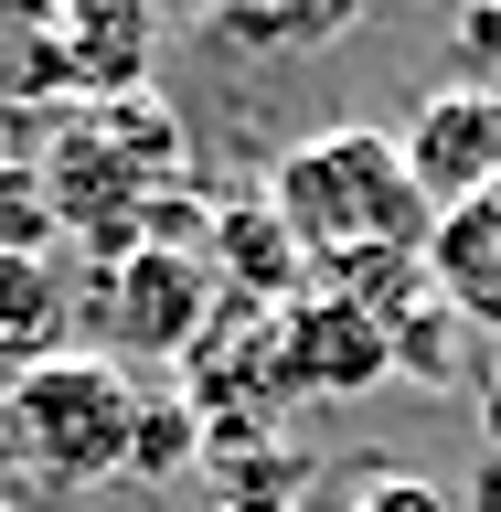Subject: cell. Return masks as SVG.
Listing matches in <instances>:
<instances>
[{
	"label": "cell",
	"instance_id": "obj_20",
	"mask_svg": "<svg viewBox=\"0 0 501 512\" xmlns=\"http://www.w3.org/2000/svg\"><path fill=\"white\" fill-rule=\"evenodd\" d=\"M0 470H11V374H0Z\"/></svg>",
	"mask_w": 501,
	"mask_h": 512
},
{
	"label": "cell",
	"instance_id": "obj_6",
	"mask_svg": "<svg viewBox=\"0 0 501 512\" xmlns=\"http://www.w3.org/2000/svg\"><path fill=\"white\" fill-rule=\"evenodd\" d=\"M54 11H64V54H75V107L150 96L160 0H54Z\"/></svg>",
	"mask_w": 501,
	"mask_h": 512
},
{
	"label": "cell",
	"instance_id": "obj_18",
	"mask_svg": "<svg viewBox=\"0 0 501 512\" xmlns=\"http://www.w3.org/2000/svg\"><path fill=\"white\" fill-rule=\"evenodd\" d=\"M470 512H501V448H480V470H470Z\"/></svg>",
	"mask_w": 501,
	"mask_h": 512
},
{
	"label": "cell",
	"instance_id": "obj_17",
	"mask_svg": "<svg viewBox=\"0 0 501 512\" xmlns=\"http://www.w3.org/2000/svg\"><path fill=\"white\" fill-rule=\"evenodd\" d=\"M459 54H470V64H501V0L459 11Z\"/></svg>",
	"mask_w": 501,
	"mask_h": 512
},
{
	"label": "cell",
	"instance_id": "obj_11",
	"mask_svg": "<svg viewBox=\"0 0 501 512\" xmlns=\"http://www.w3.org/2000/svg\"><path fill=\"white\" fill-rule=\"evenodd\" d=\"M214 22L256 54H320V43H342L363 22V0H224Z\"/></svg>",
	"mask_w": 501,
	"mask_h": 512
},
{
	"label": "cell",
	"instance_id": "obj_16",
	"mask_svg": "<svg viewBox=\"0 0 501 512\" xmlns=\"http://www.w3.org/2000/svg\"><path fill=\"white\" fill-rule=\"evenodd\" d=\"M352 512H459V502H448L438 480H416V470H374L352 491Z\"/></svg>",
	"mask_w": 501,
	"mask_h": 512
},
{
	"label": "cell",
	"instance_id": "obj_10",
	"mask_svg": "<svg viewBox=\"0 0 501 512\" xmlns=\"http://www.w3.org/2000/svg\"><path fill=\"white\" fill-rule=\"evenodd\" d=\"M75 107V54H64L54 0H0V118H54Z\"/></svg>",
	"mask_w": 501,
	"mask_h": 512
},
{
	"label": "cell",
	"instance_id": "obj_15",
	"mask_svg": "<svg viewBox=\"0 0 501 512\" xmlns=\"http://www.w3.org/2000/svg\"><path fill=\"white\" fill-rule=\"evenodd\" d=\"M459 331H470V320L448 310V299H427V310H406L395 320V374H416V384H459Z\"/></svg>",
	"mask_w": 501,
	"mask_h": 512
},
{
	"label": "cell",
	"instance_id": "obj_12",
	"mask_svg": "<svg viewBox=\"0 0 501 512\" xmlns=\"http://www.w3.org/2000/svg\"><path fill=\"white\" fill-rule=\"evenodd\" d=\"M0 256H75L43 160H11V150H0Z\"/></svg>",
	"mask_w": 501,
	"mask_h": 512
},
{
	"label": "cell",
	"instance_id": "obj_3",
	"mask_svg": "<svg viewBox=\"0 0 501 512\" xmlns=\"http://www.w3.org/2000/svg\"><path fill=\"white\" fill-rule=\"evenodd\" d=\"M214 310H224L214 256L128 246V256H107V267H86V352H107V363H128V352L192 363V342L214 331Z\"/></svg>",
	"mask_w": 501,
	"mask_h": 512
},
{
	"label": "cell",
	"instance_id": "obj_14",
	"mask_svg": "<svg viewBox=\"0 0 501 512\" xmlns=\"http://www.w3.org/2000/svg\"><path fill=\"white\" fill-rule=\"evenodd\" d=\"M299 459L288 448H235L224 459V512H299Z\"/></svg>",
	"mask_w": 501,
	"mask_h": 512
},
{
	"label": "cell",
	"instance_id": "obj_9",
	"mask_svg": "<svg viewBox=\"0 0 501 512\" xmlns=\"http://www.w3.org/2000/svg\"><path fill=\"white\" fill-rule=\"evenodd\" d=\"M427 278H438V299L470 320V331L501 342V182L480 192V203H459V214H438V235H427Z\"/></svg>",
	"mask_w": 501,
	"mask_h": 512
},
{
	"label": "cell",
	"instance_id": "obj_7",
	"mask_svg": "<svg viewBox=\"0 0 501 512\" xmlns=\"http://www.w3.org/2000/svg\"><path fill=\"white\" fill-rule=\"evenodd\" d=\"M86 331V267L75 256H0V374H32Z\"/></svg>",
	"mask_w": 501,
	"mask_h": 512
},
{
	"label": "cell",
	"instance_id": "obj_8",
	"mask_svg": "<svg viewBox=\"0 0 501 512\" xmlns=\"http://www.w3.org/2000/svg\"><path fill=\"white\" fill-rule=\"evenodd\" d=\"M214 278H224V299H246V310H288V299L310 288V256H299V235L278 224L267 192L214 203Z\"/></svg>",
	"mask_w": 501,
	"mask_h": 512
},
{
	"label": "cell",
	"instance_id": "obj_4",
	"mask_svg": "<svg viewBox=\"0 0 501 512\" xmlns=\"http://www.w3.org/2000/svg\"><path fill=\"white\" fill-rule=\"evenodd\" d=\"M395 139H406L416 192H427L438 214H459V203H480V192L501 182V86L459 75V86H438L406 128H395Z\"/></svg>",
	"mask_w": 501,
	"mask_h": 512
},
{
	"label": "cell",
	"instance_id": "obj_1",
	"mask_svg": "<svg viewBox=\"0 0 501 512\" xmlns=\"http://www.w3.org/2000/svg\"><path fill=\"white\" fill-rule=\"evenodd\" d=\"M267 203L310 256V288L363 267V256H427V235H438V203L416 192L395 128H320V139L278 150Z\"/></svg>",
	"mask_w": 501,
	"mask_h": 512
},
{
	"label": "cell",
	"instance_id": "obj_21",
	"mask_svg": "<svg viewBox=\"0 0 501 512\" xmlns=\"http://www.w3.org/2000/svg\"><path fill=\"white\" fill-rule=\"evenodd\" d=\"M0 512H32V502H0Z\"/></svg>",
	"mask_w": 501,
	"mask_h": 512
},
{
	"label": "cell",
	"instance_id": "obj_13",
	"mask_svg": "<svg viewBox=\"0 0 501 512\" xmlns=\"http://www.w3.org/2000/svg\"><path fill=\"white\" fill-rule=\"evenodd\" d=\"M203 448H214V438H203V416H192L182 395H150V406H139V448H128V491H171Z\"/></svg>",
	"mask_w": 501,
	"mask_h": 512
},
{
	"label": "cell",
	"instance_id": "obj_2",
	"mask_svg": "<svg viewBox=\"0 0 501 512\" xmlns=\"http://www.w3.org/2000/svg\"><path fill=\"white\" fill-rule=\"evenodd\" d=\"M139 374L107 363V352H54L11 374V470L54 480V491H107L128 480V448H139Z\"/></svg>",
	"mask_w": 501,
	"mask_h": 512
},
{
	"label": "cell",
	"instance_id": "obj_5",
	"mask_svg": "<svg viewBox=\"0 0 501 512\" xmlns=\"http://www.w3.org/2000/svg\"><path fill=\"white\" fill-rule=\"evenodd\" d=\"M278 363H288V395H374L395 374V331L342 288H299L278 310Z\"/></svg>",
	"mask_w": 501,
	"mask_h": 512
},
{
	"label": "cell",
	"instance_id": "obj_19",
	"mask_svg": "<svg viewBox=\"0 0 501 512\" xmlns=\"http://www.w3.org/2000/svg\"><path fill=\"white\" fill-rule=\"evenodd\" d=\"M480 416H491V448H501V363H491V384H480Z\"/></svg>",
	"mask_w": 501,
	"mask_h": 512
},
{
	"label": "cell",
	"instance_id": "obj_22",
	"mask_svg": "<svg viewBox=\"0 0 501 512\" xmlns=\"http://www.w3.org/2000/svg\"><path fill=\"white\" fill-rule=\"evenodd\" d=\"M459 11H480V0H459Z\"/></svg>",
	"mask_w": 501,
	"mask_h": 512
}]
</instances>
